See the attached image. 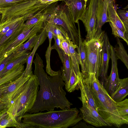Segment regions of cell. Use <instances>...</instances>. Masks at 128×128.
<instances>
[{
  "label": "cell",
  "mask_w": 128,
  "mask_h": 128,
  "mask_svg": "<svg viewBox=\"0 0 128 128\" xmlns=\"http://www.w3.org/2000/svg\"><path fill=\"white\" fill-rule=\"evenodd\" d=\"M109 22L112 29V34L116 37L122 38L128 45V41L125 37L124 33L113 23L110 22Z\"/></svg>",
  "instance_id": "d590c367"
},
{
  "label": "cell",
  "mask_w": 128,
  "mask_h": 128,
  "mask_svg": "<svg viewBox=\"0 0 128 128\" xmlns=\"http://www.w3.org/2000/svg\"><path fill=\"white\" fill-rule=\"evenodd\" d=\"M23 18H24L23 17L9 18L1 23L0 24V39L18 21Z\"/></svg>",
  "instance_id": "1f68e13d"
},
{
  "label": "cell",
  "mask_w": 128,
  "mask_h": 128,
  "mask_svg": "<svg viewBox=\"0 0 128 128\" xmlns=\"http://www.w3.org/2000/svg\"><path fill=\"white\" fill-rule=\"evenodd\" d=\"M2 102L1 99H0V103Z\"/></svg>",
  "instance_id": "681fc988"
},
{
  "label": "cell",
  "mask_w": 128,
  "mask_h": 128,
  "mask_svg": "<svg viewBox=\"0 0 128 128\" xmlns=\"http://www.w3.org/2000/svg\"><path fill=\"white\" fill-rule=\"evenodd\" d=\"M46 20L61 26L67 32L74 44L78 46L79 40L78 30L65 4L55 8Z\"/></svg>",
  "instance_id": "8992f818"
},
{
  "label": "cell",
  "mask_w": 128,
  "mask_h": 128,
  "mask_svg": "<svg viewBox=\"0 0 128 128\" xmlns=\"http://www.w3.org/2000/svg\"><path fill=\"white\" fill-rule=\"evenodd\" d=\"M47 37V33L44 26L40 33L39 35L38 39L34 47L33 50L28 57L26 62V67L22 74L24 76H32L33 74L32 70V66L34 56L38 47L43 43Z\"/></svg>",
  "instance_id": "ac0fdd59"
},
{
  "label": "cell",
  "mask_w": 128,
  "mask_h": 128,
  "mask_svg": "<svg viewBox=\"0 0 128 128\" xmlns=\"http://www.w3.org/2000/svg\"><path fill=\"white\" fill-rule=\"evenodd\" d=\"M104 33V31L100 36L88 41L84 40L83 42L86 54L88 77L90 74L94 73L98 79L102 64V45Z\"/></svg>",
  "instance_id": "52a82bcc"
},
{
  "label": "cell",
  "mask_w": 128,
  "mask_h": 128,
  "mask_svg": "<svg viewBox=\"0 0 128 128\" xmlns=\"http://www.w3.org/2000/svg\"><path fill=\"white\" fill-rule=\"evenodd\" d=\"M52 50L51 43H49V45L46 52L45 56L46 60V71L47 73L50 76H53L58 74V71H54L51 68L50 64V58Z\"/></svg>",
  "instance_id": "836d02e7"
},
{
  "label": "cell",
  "mask_w": 128,
  "mask_h": 128,
  "mask_svg": "<svg viewBox=\"0 0 128 128\" xmlns=\"http://www.w3.org/2000/svg\"><path fill=\"white\" fill-rule=\"evenodd\" d=\"M45 10L39 11L27 20L24 23V26L31 25L41 20L46 21L49 15L48 14V12L46 10L44 12H42Z\"/></svg>",
  "instance_id": "f1b7e54d"
},
{
  "label": "cell",
  "mask_w": 128,
  "mask_h": 128,
  "mask_svg": "<svg viewBox=\"0 0 128 128\" xmlns=\"http://www.w3.org/2000/svg\"><path fill=\"white\" fill-rule=\"evenodd\" d=\"M76 108L61 110L29 114L22 116V122L33 128H67L75 125L82 118Z\"/></svg>",
  "instance_id": "7a4b0ae2"
},
{
  "label": "cell",
  "mask_w": 128,
  "mask_h": 128,
  "mask_svg": "<svg viewBox=\"0 0 128 128\" xmlns=\"http://www.w3.org/2000/svg\"><path fill=\"white\" fill-rule=\"evenodd\" d=\"M32 76H24L22 74L18 78L10 82L1 99V102L6 104L8 105L14 93Z\"/></svg>",
  "instance_id": "9a60e30c"
},
{
  "label": "cell",
  "mask_w": 128,
  "mask_h": 128,
  "mask_svg": "<svg viewBox=\"0 0 128 128\" xmlns=\"http://www.w3.org/2000/svg\"><path fill=\"white\" fill-rule=\"evenodd\" d=\"M14 55V52L8 56L0 64V73L3 70L8 64L13 59Z\"/></svg>",
  "instance_id": "ab89813d"
},
{
  "label": "cell",
  "mask_w": 128,
  "mask_h": 128,
  "mask_svg": "<svg viewBox=\"0 0 128 128\" xmlns=\"http://www.w3.org/2000/svg\"><path fill=\"white\" fill-rule=\"evenodd\" d=\"M79 74L84 93L88 102L91 107L97 111V106L92 94L91 88L88 84L84 80L80 72Z\"/></svg>",
  "instance_id": "4316f807"
},
{
  "label": "cell",
  "mask_w": 128,
  "mask_h": 128,
  "mask_svg": "<svg viewBox=\"0 0 128 128\" xmlns=\"http://www.w3.org/2000/svg\"><path fill=\"white\" fill-rule=\"evenodd\" d=\"M116 38L118 46H116L114 48L116 55L118 59L120 60L128 69V55L126 51L118 37Z\"/></svg>",
  "instance_id": "83f0119b"
},
{
  "label": "cell",
  "mask_w": 128,
  "mask_h": 128,
  "mask_svg": "<svg viewBox=\"0 0 128 128\" xmlns=\"http://www.w3.org/2000/svg\"><path fill=\"white\" fill-rule=\"evenodd\" d=\"M26 0H0V9L11 7Z\"/></svg>",
  "instance_id": "74e56055"
},
{
  "label": "cell",
  "mask_w": 128,
  "mask_h": 128,
  "mask_svg": "<svg viewBox=\"0 0 128 128\" xmlns=\"http://www.w3.org/2000/svg\"><path fill=\"white\" fill-rule=\"evenodd\" d=\"M30 52H26L23 55L14 58L8 62L3 70L0 73V78L6 74L16 66L20 64L26 63Z\"/></svg>",
  "instance_id": "484cf974"
},
{
  "label": "cell",
  "mask_w": 128,
  "mask_h": 128,
  "mask_svg": "<svg viewBox=\"0 0 128 128\" xmlns=\"http://www.w3.org/2000/svg\"><path fill=\"white\" fill-rule=\"evenodd\" d=\"M112 60V68L110 74L108 76L104 88L108 94L110 96L115 91L119 82L117 67V58L114 55L110 57Z\"/></svg>",
  "instance_id": "4fadbf2b"
},
{
  "label": "cell",
  "mask_w": 128,
  "mask_h": 128,
  "mask_svg": "<svg viewBox=\"0 0 128 128\" xmlns=\"http://www.w3.org/2000/svg\"><path fill=\"white\" fill-rule=\"evenodd\" d=\"M64 38L68 42L72 65L74 71L77 76L80 72L79 67L80 60L78 54L76 51L75 49L77 48L78 46L74 44L67 33L64 36Z\"/></svg>",
  "instance_id": "44dd1931"
},
{
  "label": "cell",
  "mask_w": 128,
  "mask_h": 128,
  "mask_svg": "<svg viewBox=\"0 0 128 128\" xmlns=\"http://www.w3.org/2000/svg\"><path fill=\"white\" fill-rule=\"evenodd\" d=\"M91 91L97 106V111L104 119L117 128L128 124L120 116L116 102L111 98L103 86L98 92L93 91L91 88Z\"/></svg>",
  "instance_id": "277c9868"
},
{
  "label": "cell",
  "mask_w": 128,
  "mask_h": 128,
  "mask_svg": "<svg viewBox=\"0 0 128 128\" xmlns=\"http://www.w3.org/2000/svg\"><path fill=\"white\" fill-rule=\"evenodd\" d=\"M84 0L85 1V2H86V3H87V1H88V0Z\"/></svg>",
  "instance_id": "c3c4849f"
},
{
  "label": "cell",
  "mask_w": 128,
  "mask_h": 128,
  "mask_svg": "<svg viewBox=\"0 0 128 128\" xmlns=\"http://www.w3.org/2000/svg\"><path fill=\"white\" fill-rule=\"evenodd\" d=\"M111 45L106 33H104L102 45V64L99 73L101 84L104 88L108 77L107 73L110 58Z\"/></svg>",
  "instance_id": "8fae6325"
},
{
  "label": "cell",
  "mask_w": 128,
  "mask_h": 128,
  "mask_svg": "<svg viewBox=\"0 0 128 128\" xmlns=\"http://www.w3.org/2000/svg\"><path fill=\"white\" fill-rule=\"evenodd\" d=\"M44 24V22L40 21L34 24L24 26L22 31L16 38L9 44L0 48V64L6 58L13 53L25 41L41 32Z\"/></svg>",
  "instance_id": "ba28073f"
},
{
  "label": "cell",
  "mask_w": 128,
  "mask_h": 128,
  "mask_svg": "<svg viewBox=\"0 0 128 128\" xmlns=\"http://www.w3.org/2000/svg\"><path fill=\"white\" fill-rule=\"evenodd\" d=\"M25 21L24 18H21L2 36L0 39V48L9 44L17 37L23 30Z\"/></svg>",
  "instance_id": "2e32d148"
},
{
  "label": "cell",
  "mask_w": 128,
  "mask_h": 128,
  "mask_svg": "<svg viewBox=\"0 0 128 128\" xmlns=\"http://www.w3.org/2000/svg\"><path fill=\"white\" fill-rule=\"evenodd\" d=\"M0 125L5 128H27L26 124L18 122L13 114L8 110L6 108L0 111Z\"/></svg>",
  "instance_id": "e0dca14e"
},
{
  "label": "cell",
  "mask_w": 128,
  "mask_h": 128,
  "mask_svg": "<svg viewBox=\"0 0 128 128\" xmlns=\"http://www.w3.org/2000/svg\"><path fill=\"white\" fill-rule=\"evenodd\" d=\"M111 0H97L96 27L95 38L100 36L104 31L102 30L103 25L110 22L107 10L108 4Z\"/></svg>",
  "instance_id": "7c38bea8"
},
{
  "label": "cell",
  "mask_w": 128,
  "mask_h": 128,
  "mask_svg": "<svg viewBox=\"0 0 128 128\" xmlns=\"http://www.w3.org/2000/svg\"><path fill=\"white\" fill-rule=\"evenodd\" d=\"M53 38L55 42L54 45L52 46V49H55L57 50L62 63L63 62V54L64 51L61 47L60 40L56 36L53 35Z\"/></svg>",
  "instance_id": "8d00e7d4"
},
{
  "label": "cell",
  "mask_w": 128,
  "mask_h": 128,
  "mask_svg": "<svg viewBox=\"0 0 128 128\" xmlns=\"http://www.w3.org/2000/svg\"><path fill=\"white\" fill-rule=\"evenodd\" d=\"M87 6L79 20L84 24L87 34L86 41L95 38L96 18L97 0H88Z\"/></svg>",
  "instance_id": "30bf717a"
},
{
  "label": "cell",
  "mask_w": 128,
  "mask_h": 128,
  "mask_svg": "<svg viewBox=\"0 0 128 128\" xmlns=\"http://www.w3.org/2000/svg\"><path fill=\"white\" fill-rule=\"evenodd\" d=\"M117 13L121 20L123 23L127 34L128 33V12L127 10H119Z\"/></svg>",
  "instance_id": "e575fe53"
},
{
  "label": "cell",
  "mask_w": 128,
  "mask_h": 128,
  "mask_svg": "<svg viewBox=\"0 0 128 128\" xmlns=\"http://www.w3.org/2000/svg\"><path fill=\"white\" fill-rule=\"evenodd\" d=\"M60 40L61 47L64 53L70 56L69 45L67 41L64 36Z\"/></svg>",
  "instance_id": "f35d334b"
},
{
  "label": "cell",
  "mask_w": 128,
  "mask_h": 128,
  "mask_svg": "<svg viewBox=\"0 0 128 128\" xmlns=\"http://www.w3.org/2000/svg\"><path fill=\"white\" fill-rule=\"evenodd\" d=\"M74 22L78 23L86 6L84 0H64Z\"/></svg>",
  "instance_id": "5bb4252c"
},
{
  "label": "cell",
  "mask_w": 128,
  "mask_h": 128,
  "mask_svg": "<svg viewBox=\"0 0 128 128\" xmlns=\"http://www.w3.org/2000/svg\"><path fill=\"white\" fill-rule=\"evenodd\" d=\"M39 35L35 34L30 38L28 41L22 44L14 52V58L24 54L28 50H30L36 44Z\"/></svg>",
  "instance_id": "d4e9b609"
},
{
  "label": "cell",
  "mask_w": 128,
  "mask_h": 128,
  "mask_svg": "<svg viewBox=\"0 0 128 128\" xmlns=\"http://www.w3.org/2000/svg\"><path fill=\"white\" fill-rule=\"evenodd\" d=\"M61 27L60 26L54 24L53 35L56 36L59 40L61 39L63 37Z\"/></svg>",
  "instance_id": "60d3db41"
},
{
  "label": "cell",
  "mask_w": 128,
  "mask_h": 128,
  "mask_svg": "<svg viewBox=\"0 0 128 128\" xmlns=\"http://www.w3.org/2000/svg\"><path fill=\"white\" fill-rule=\"evenodd\" d=\"M23 64L18 65L8 72L0 78V86L14 80L20 76L24 72Z\"/></svg>",
  "instance_id": "7402d4cb"
},
{
  "label": "cell",
  "mask_w": 128,
  "mask_h": 128,
  "mask_svg": "<svg viewBox=\"0 0 128 128\" xmlns=\"http://www.w3.org/2000/svg\"><path fill=\"white\" fill-rule=\"evenodd\" d=\"M116 107L120 116L128 123V99L116 102Z\"/></svg>",
  "instance_id": "f546056e"
},
{
  "label": "cell",
  "mask_w": 128,
  "mask_h": 128,
  "mask_svg": "<svg viewBox=\"0 0 128 128\" xmlns=\"http://www.w3.org/2000/svg\"><path fill=\"white\" fill-rule=\"evenodd\" d=\"M78 78L72 66L71 72L68 88L66 90L70 92L79 89L78 86Z\"/></svg>",
  "instance_id": "d6a6232c"
},
{
  "label": "cell",
  "mask_w": 128,
  "mask_h": 128,
  "mask_svg": "<svg viewBox=\"0 0 128 128\" xmlns=\"http://www.w3.org/2000/svg\"><path fill=\"white\" fill-rule=\"evenodd\" d=\"M51 4H42L40 0H26L10 7L0 8L1 24L9 18L22 17L26 21L39 11L46 9Z\"/></svg>",
  "instance_id": "5b68a950"
},
{
  "label": "cell",
  "mask_w": 128,
  "mask_h": 128,
  "mask_svg": "<svg viewBox=\"0 0 128 128\" xmlns=\"http://www.w3.org/2000/svg\"><path fill=\"white\" fill-rule=\"evenodd\" d=\"M63 65L61 66L62 78L64 81L66 90L67 89L71 75L72 64L70 57L64 52L63 54Z\"/></svg>",
  "instance_id": "603a6c76"
},
{
  "label": "cell",
  "mask_w": 128,
  "mask_h": 128,
  "mask_svg": "<svg viewBox=\"0 0 128 128\" xmlns=\"http://www.w3.org/2000/svg\"><path fill=\"white\" fill-rule=\"evenodd\" d=\"M39 86L37 78L33 74L14 93L8 104V110L13 114L18 122H22L23 116L28 112L34 105Z\"/></svg>",
  "instance_id": "3957f363"
},
{
  "label": "cell",
  "mask_w": 128,
  "mask_h": 128,
  "mask_svg": "<svg viewBox=\"0 0 128 128\" xmlns=\"http://www.w3.org/2000/svg\"><path fill=\"white\" fill-rule=\"evenodd\" d=\"M10 82L0 86V99L2 98L5 91L10 84Z\"/></svg>",
  "instance_id": "7bdbcfd3"
},
{
  "label": "cell",
  "mask_w": 128,
  "mask_h": 128,
  "mask_svg": "<svg viewBox=\"0 0 128 128\" xmlns=\"http://www.w3.org/2000/svg\"><path fill=\"white\" fill-rule=\"evenodd\" d=\"M0 128H5V127L3 126H2L0 125Z\"/></svg>",
  "instance_id": "7dc6e473"
},
{
  "label": "cell",
  "mask_w": 128,
  "mask_h": 128,
  "mask_svg": "<svg viewBox=\"0 0 128 128\" xmlns=\"http://www.w3.org/2000/svg\"><path fill=\"white\" fill-rule=\"evenodd\" d=\"M78 31L79 35V43L77 48L78 54L80 64L82 70V74L83 78L86 79L88 77L86 68V54L84 46L81 38L79 22L78 23Z\"/></svg>",
  "instance_id": "cb8c5ba5"
},
{
  "label": "cell",
  "mask_w": 128,
  "mask_h": 128,
  "mask_svg": "<svg viewBox=\"0 0 128 128\" xmlns=\"http://www.w3.org/2000/svg\"><path fill=\"white\" fill-rule=\"evenodd\" d=\"M84 79L85 82L88 84L92 90L94 92H99L103 86L98 79L96 78L94 73L90 74L87 78H84Z\"/></svg>",
  "instance_id": "4dcf8cb0"
},
{
  "label": "cell",
  "mask_w": 128,
  "mask_h": 128,
  "mask_svg": "<svg viewBox=\"0 0 128 128\" xmlns=\"http://www.w3.org/2000/svg\"><path fill=\"white\" fill-rule=\"evenodd\" d=\"M2 16V14L0 12V24H1Z\"/></svg>",
  "instance_id": "bcb514c9"
},
{
  "label": "cell",
  "mask_w": 128,
  "mask_h": 128,
  "mask_svg": "<svg viewBox=\"0 0 128 128\" xmlns=\"http://www.w3.org/2000/svg\"><path fill=\"white\" fill-rule=\"evenodd\" d=\"M128 94V78L120 79L118 84L115 91L110 96L115 102H120Z\"/></svg>",
  "instance_id": "d6986e66"
},
{
  "label": "cell",
  "mask_w": 128,
  "mask_h": 128,
  "mask_svg": "<svg viewBox=\"0 0 128 128\" xmlns=\"http://www.w3.org/2000/svg\"><path fill=\"white\" fill-rule=\"evenodd\" d=\"M64 0H40L42 3L43 4H51L60 1Z\"/></svg>",
  "instance_id": "ee69618b"
},
{
  "label": "cell",
  "mask_w": 128,
  "mask_h": 128,
  "mask_svg": "<svg viewBox=\"0 0 128 128\" xmlns=\"http://www.w3.org/2000/svg\"><path fill=\"white\" fill-rule=\"evenodd\" d=\"M114 0H111L108 7L107 12L110 22L116 26L124 34V36L128 40V34H127L124 25L118 16L115 9L113 2Z\"/></svg>",
  "instance_id": "ffe728a7"
},
{
  "label": "cell",
  "mask_w": 128,
  "mask_h": 128,
  "mask_svg": "<svg viewBox=\"0 0 128 128\" xmlns=\"http://www.w3.org/2000/svg\"><path fill=\"white\" fill-rule=\"evenodd\" d=\"M78 86L80 90L81 96L78 98L81 101L82 106L80 108L82 119L87 123L96 127L112 126L99 114L97 111L89 104L85 96L82 84L80 82Z\"/></svg>",
  "instance_id": "9c48e42d"
},
{
  "label": "cell",
  "mask_w": 128,
  "mask_h": 128,
  "mask_svg": "<svg viewBox=\"0 0 128 128\" xmlns=\"http://www.w3.org/2000/svg\"><path fill=\"white\" fill-rule=\"evenodd\" d=\"M33 62L35 65L34 74L38 80L40 89L34 105L28 112L54 110L55 108L62 110L70 108L72 104L67 99L63 88L65 84L62 79L61 70L58 71L56 75L48 76L43 68V61L37 53Z\"/></svg>",
  "instance_id": "6da1fadb"
},
{
  "label": "cell",
  "mask_w": 128,
  "mask_h": 128,
  "mask_svg": "<svg viewBox=\"0 0 128 128\" xmlns=\"http://www.w3.org/2000/svg\"><path fill=\"white\" fill-rule=\"evenodd\" d=\"M94 128L93 126H91L87 125L84 122L80 121L75 125L74 126L72 127L74 128Z\"/></svg>",
  "instance_id": "b9f144b4"
},
{
  "label": "cell",
  "mask_w": 128,
  "mask_h": 128,
  "mask_svg": "<svg viewBox=\"0 0 128 128\" xmlns=\"http://www.w3.org/2000/svg\"><path fill=\"white\" fill-rule=\"evenodd\" d=\"M7 104L3 102L0 103V111L6 108Z\"/></svg>",
  "instance_id": "f6af8a7d"
}]
</instances>
